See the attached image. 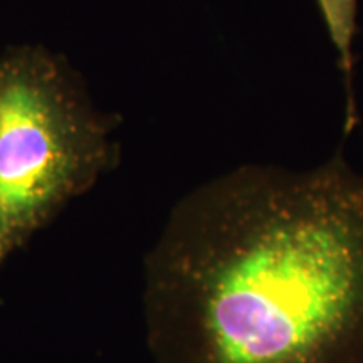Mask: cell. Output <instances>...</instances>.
<instances>
[{
	"label": "cell",
	"instance_id": "obj_1",
	"mask_svg": "<svg viewBox=\"0 0 363 363\" xmlns=\"http://www.w3.org/2000/svg\"><path fill=\"white\" fill-rule=\"evenodd\" d=\"M143 272L153 363H363V174L335 153L216 177Z\"/></svg>",
	"mask_w": 363,
	"mask_h": 363
},
{
	"label": "cell",
	"instance_id": "obj_2",
	"mask_svg": "<svg viewBox=\"0 0 363 363\" xmlns=\"http://www.w3.org/2000/svg\"><path fill=\"white\" fill-rule=\"evenodd\" d=\"M116 116L40 45L0 56V267L118 162Z\"/></svg>",
	"mask_w": 363,
	"mask_h": 363
},
{
	"label": "cell",
	"instance_id": "obj_3",
	"mask_svg": "<svg viewBox=\"0 0 363 363\" xmlns=\"http://www.w3.org/2000/svg\"><path fill=\"white\" fill-rule=\"evenodd\" d=\"M326 30L338 56L343 74L347 101H345V131H352L358 120L355 93H353V43L357 34L358 0H316Z\"/></svg>",
	"mask_w": 363,
	"mask_h": 363
}]
</instances>
